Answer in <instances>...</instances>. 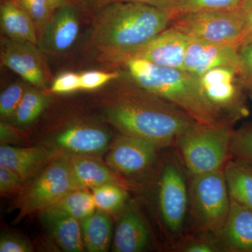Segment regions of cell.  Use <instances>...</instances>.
I'll return each instance as SVG.
<instances>
[{
  "instance_id": "cell-5",
  "label": "cell",
  "mask_w": 252,
  "mask_h": 252,
  "mask_svg": "<svg viewBox=\"0 0 252 252\" xmlns=\"http://www.w3.org/2000/svg\"><path fill=\"white\" fill-rule=\"evenodd\" d=\"M187 176L193 229L217 235L226 221L230 207L224 171Z\"/></svg>"
},
{
  "instance_id": "cell-33",
  "label": "cell",
  "mask_w": 252,
  "mask_h": 252,
  "mask_svg": "<svg viewBox=\"0 0 252 252\" xmlns=\"http://www.w3.org/2000/svg\"><path fill=\"white\" fill-rule=\"evenodd\" d=\"M81 90L80 74L68 72L54 79L51 91L54 94H69Z\"/></svg>"
},
{
  "instance_id": "cell-36",
  "label": "cell",
  "mask_w": 252,
  "mask_h": 252,
  "mask_svg": "<svg viewBox=\"0 0 252 252\" xmlns=\"http://www.w3.org/2000/svg\"><path fill=\"white\" fill-rule=\"evenodd\" d=\"M23 181L16 173L6 167L0 166V192L9 193L22 187Z\"/></svg>"
},
{
  "instance_id": "cell-7",
  "label": "cell",
  "mask_w": 252,
  "mask_h": 252,
  "mask_svg": "<svg viewBox=\"0 0 252 252\" xmlns=\"http://www.w3.org/2000/svg\"><path fill=\"white\" fill-rule=\"evenodd\" d=\"M78 189L71 175L69 154H58L21 190L16 203L18 218L41 212Z\"/></svg>"
},
{
  "instance_id": "cell-19",
  "label": "cell",
  "mask_w": 252,
  "mask_h": 252,
  "mask_svg": "<svg viewBox=\"0 0 252 252\" xmlns=\"http://www.w3.org/2000/svg\"><path fill=\"white\" fill-rule=\"evenodd\" d=\"M109 136L98 127L74 126L57 136L59 147L74 155H91L104 152L108 147Z\"/></svg>"
},
{
  "instance_id": "cell-20",
  "label": "cell",
  "mask_w": 252,
  "mask_h": 252,
  "mask_svg": "<svg viewBox=\"0 0 252 252\" xmlns=\"http://www.w3.org/2000/svg\"><path fill=\"white\" fill-rule=\"evenodd\" d=\"M0 21L1 32L6 37L38 46L39 39L34 22L17 0H1Z\"/></svg>"
},
{
  "instance_id": "cell-40",
  "label": "cell",
  "mask_w": 252,
  "mask_h": 252,
  "mask_svg": "<svg viewBox=\"0 0 252 252\" xmlns=\"http://www.w3.org/2000/svg\"><path fill=\"white\" fill-rule=\"evenodd\" d=\"M91 6L94 7H101L104 5L109 4L112 1V0H85Z\"/></svg>"
},
{
  "instance_id": "cell-42",
  "label": "cell",
  "mask_w": 252,
  "mask_h": 252,
  "mask_svg": "<svg viewBox=\"0 0 252 252\" xmlns=\"http://www.w3.org/2000/svg\"><path fill=\"white\" fill-rule=\"evenodd\" d=\"M240 8L244 10L252 9V0H243Z\"/></svg>"
},
{
  "instance_id": "cell-23",
  "label": "cell",
  "mask_w": 252,
  "mask_h": 252,
  "mask_svg": "<svg viewBox=\"0 0 252 252\" xmlns=\"http://www.w3.org/2000/svg\"><path fill=\"white\" fill-rule=\"evenodd\" d=\"M223 171L230 200L252 210V165L232 158Z\"/></svg>"
},
{
  "instance_id": "cell-24",
  "label": "cell",
  "mask_w": 252,
  "mask_h": 252,
  "mask_svg": "<svg viewBox=\"0 0 252 252\" xmlns=\"http://www.w3.org/2000/svg\"><path fill=\"white\" fill-rule=\"evenodd\" d=\"M95 210L92 193L86 189H78L69 192L41 212L62 214L81 221Z\"/></svg>"
},
{
  "instance_id": "cell-13",
  "label": "cell",
  "mask_w": 252,
  "mask_h": 252,
  "mask_svg": "<svg viewBox=\"0 0 252 252\" xmlns=\"http://www.w3.org/2000/svg\"><path fill=\"white\" fill-rule=\"evenodd\" d=\"M239 47L191 39L185 55V70L200 77L213 68H240Z\"/></svg>"
},
{
  "instance_id": "cell-12",
  "label": "cell",
  "mask_w": 252,
  "mask_h": 252,
  "mask_svg": "<svg viewBox=\"0 0 252 252\" xmlns=\"http://www.w3.org/2000/svg\"><path fill=\"white\" fill-rule=\"evenodd\" d=\"M37 45L27 41L1 38V61L3 65L21 76L38 89L46 87L48 68Z\"/></svg>"
},
{
  "instance_id": "cell-37",
  "label": "cell",
  "mask_w": 252,
  "mask_h": 252,
  "mask_svg": "<svg viewBox=\"0 0 252 252\" xmlns=\"http://www.w3.org/2000/svg\"><path fill=\"white\" fill-rule=\"evenodd\" d=\"M174 1L175 0H112V2H114V1H135V2L144 3V4L165 9L170 3Z\"/></svg>"
},
{
  "instance_id": "cell-6",
  "label": "cell",
  "mask_w": 252,
  "mask_h": 252,
  "mask_svg": "<svg viewBox=\"0 0 252 252\" xmlns=\"http://www.w3.org/2000/svg\"><path fill=\"white\" fill-rule=\"evenodd\" d=\"M173 26L191 39L240 46L246 41L247 23L241 8L207 10L177 15Z\"/></svg>"
},
{
  "instance_id": "cell-11",
  "label": "cell",
  "mask_w": 252,
  "mask_h": 252,
  "mask_svg": "<svg viewBox=\"0 0 252 252\" xmlns=\"http://www.w3.org/2000/svg\"><path fill=\"white\" fill-rule=\"evenodd\" d=\"M160 149L143 139L122 134L112 144L106 162L119 175H143L155 165Z\"/></svg>"
},
{
  "instance_id": "cell-9",
  "label": "cell",
  "mask_w": 252,
  "mask_h": 252,
  "mask_svg": "<svg viewBox=\"0 0 252 252\" xmlns=\"http://www.w3.org/2000/svg\"><path fill=\"white\" fill-rule=\"evenodd\" d=\"M202 90L212 107L225 122L235 123L250 114L246 91L240 68L219 67L199 77Z\"/></svg>"
},
{
  "instance_id": "cell-38",
  "label": "cell",
  "mask_w": 252,
  "mask_h": 252,
  "mask_svg": "<svg viewBox=\"0 0 252 252\" xmlns=\"http://www.w3.org/2000/svg\"><path fill=\"white\" fill-rule=\"evenodd\" d=\"M0 134H1V144H5L6 142H10V141L14 140L16 136L14 133L11 127L7 124L4 123H1L0 126Z\"/></svg>"
},
{
  "instance_id": "cell-10",
  "label": "cell",
  "mask_w": 252,
  "mask_h": 252,
  "mask_svg": "<svg viewBox=\"0 0 252 252\" xmlns=\"http://www.w3.org/2000/svg\"><path fill=\"white\" fill-rule=\"evenodd\" d=\"M191 38L170 26L147 43L120 58L114 63L121 65L130 59H140L162 67L185 70V55Z\"/></svg>"
},
{
  "instance_id": "cell-2",
  "label": "cell",
  "mask_w": 252,
  "mask_h": 252,
  "mask_svg": "<svg viewBox=\"0 0 252 252\" xmlns=\"http://www.w3.org/2000/svg\"><path fill=\"white\" fill-rule=\"evenodd\" d=\"M172 13L165 8L135 1H114L101 6L91 44L102 62L118 60L153 39L171 23Z\"/></svg>"
},
{
  "instance_id": "cell-17",
  "label": "cell",
  "mask_w": 252,
  "mask_h": 252,
  "mask_svg": "<svg viewBox=\"0 0 252 252\" xmlns=\"http://www.w3.org/2000/svg\"><path fill=\"white\" fill-rule=\"evenodd\" d=\"M150 240V230L140 212L132 204L126 207L113 238L112 251L142 252Z\"/></svg>"
},
{
  "instance_id": "cell-15",
  "label": "cell",
  "mask_w": 252,
  "mask_h": 252,
  "mask_svg": "<svg viewBox=\"0 0 252 252\" xmlns=\"http://www.w3.org/2000/svg\"><path fill=\"white\" fill-rule=\"evenodd\" d=\"M44 147H15L1 144L0 166L6 167L26 182L37 175L57 156Z\"/></svg>"
},
{
  "instance_id": "cell-4",
  "label": "cell",
  "mask_w": 252,
  "mask_h": 252,
  "mask_svg": "<svg viewBox=\"0 0 252 252\" xmlns=\"http://www.w3.org/2000/svg\"><path fill=\"white\" fill-rule=\"evenodd\" d=\"M233 125L195 123L179 137L175 148L188 175L224 170L231 155Z\"/></svg>"
},
{
  "instance_id": "cell-21",
  "label": "cell",
  "mask_w": 252,
  "mask_h": 252,
  "mask_svg": "<svg viewBox=\"0 0 252 252\" xmlns=\"http://www.w3.org/2000/svg\"><path fill=\"white\" fill-rule=\"evenodd\" d=\"M43 221L61 250L81 252L85 250L80 220L54 212H41Z\"/></svg>"
},
{
  "instance_id": "cell-41",
  "label": "cell",
  "mask_w": 252,
  "mask_h": 252,
  "mask_svg": "<svg viewBox=\"0 0 252 252\" xmlns=\"http://www.w3.org/2000/svg\"><path fill=\"white\" fill-rule=\"evenodd\" d=\"M70 1L71 0H49L50 4H51V7L53 8L54 11L61 7V6H64V5L71 2Z\"/></svg>"
},
{
  "instance_id": "cell-25",
  "label": "cell",
  "mask_w": 252,
  "mask_h": 252,
  "mask_svg": "<svg viewBox=\"0 0 252 252\" xmlns=\"http://www.w3.org/2000/svg\"><path fill=\"white\" fill-rule=\"evenodd\" d=\"M49 102V95L42 91L28 89L13 117L15 124L19 126L30 125L44 112Z\"/></svg>"
},
{
  "instance_id": "cell-32",
  "label": "cell",
  "mask_w": 252,
  "mask_h": 252,
  "mask_svg": "<svg viewBox=\"0 0 252 252\" xmlns=\"http://www.w3.org/2000/svg\"><path fill=\"white\" fill-rule=\"evenodd\" d=\"M121 74L118 72H106L88 71L80 74L81 90L92 91L98 89L109 81L117 80Z\"/></svg>"
},
{
  "instance_id": "cell-14",
  "label": "cell",
  "mask_w": 252,
  "mask_h": 252,
  "mask_svg": "<svg viewBox=\"0 0 252 252\" xmlns=\"http://www.w3.org/2000/svg\"><path fill=\"white\" fill-rule=\"evenodd\" d=\"M79 23L77 11L72 3L55 10L39 39L38 46L41 52L59 54L69 49L77 39Z\"/></svg>"
},
{
  "instance_id": "cell-26",
  "label": "cell",
  "mask_w": 252,
  "mask_h": 252,
  "mask_svg": "<svg viewBox=\"0 0 252 252\" xmlns=\"http://www.w3.org/2000/svg\"><path fill=\"white\" fill-rule=\"evenodd\" d=\"M96 210L109 215L124 210L128 193L127 189L114 184H107L92 189Z\"/></svg>"
},
{
  "instance_id": "cell-8",
  "label": "cell",
  "mask_w": 252,
  "mask_h": 252,
  "mask_svg": "<svg viewBox=\"0 0 252 252\" xmlns=\"http://www.w3.org/2000/svg\"><path fill=\"white\" fill-rule=\"evenodd\" d=\"M175 154L164 163L158 193V206L162 223L175 241L183 234L187 213L189 211L188 180L185 167Z\"/></svg>"
},
{
  "instance_id": "cell-39",
  "label": "cell",
  "mask_w": 252,
  "mask_h": 252,
  "mask_svg": "<svg viewBox=\"0 0 252 252\" xmlns=\"http://www.w3.org/2000/svg\"><path fill=\"white\" fill-rule=\"evenodd\" d=\"M243 10L246 18L247 35L245 42H247V41H252V9Z\"/></svg>"
},
{
  "instance_id": "cell-28",
  "label": "cell",
  "mask_w": 252,
  "mask_h": 252,
  "mask_svg": "<svg viewBox=\"0 0 252 252\" xmlns=\"http://www.w3.org/2000/svg\"><path fill=\"white\" fill-rule=\"evenodd\" d=\"M243 0H175L165 9L170 10L172 16L207 11L240 8Z\"/></svg>"
},
{
  "instance_id": "cell-31",
  "label": "cell",
  "mask_w": 252,
  "mask_h": 252,
  "mask_svg": "<svg viewBox=\"0 0 252 252\" xmlns=\"http://www.w3.org/2000/svg\"><path fill=\"white\" fill-rule=\"evenodd\" d=\"M26 91L24 84L20 82L15 83L3 91L0 95V115L1 119L14 117Z\"/></svg>"
},
{
  "instance_id": "cell-30",
  "label": "cell",
  "mask_w": 252,
  "mask_h": 252,
  "mask_svg": "<svg viewBox=\"0 0 252 252\" xmlns=\"http://www.w3.org/2000/svg\"><path fill=\"white\" fill-rule=\"evenodd\" d=\"M18 3L31 16L35 26L38 39L52 17L54 10L49 0H17Z\"/></svg>"
},
{
  "instance_id": "cell-1",
  "label": "cell",
  "mask_w": 252,
  "mask_h": 252,
  "mask_svg": "<svg viewBox=\"0 0 252 252\" xmlns=\"http://www.w3.org/2000/svg\"><path fill=\"white\" fill-rule=\"evenodd\" d=\"M107 117L121 133L143 139L161 149L174 148L182 132L196 123L128 76L107 109Z\"/></svg>"
},
{
  "instance_id": "cell-44",
  "label": "cell",
  "mask_w": 252,
  "mask_h": 252,
  "mask_svg": "<svg viewBox=\"0 0 252 252\" xmlns=\"http://www.w3.org/2000/svg\"><path fill=\"white\" fill-rule=\"evenodd\" d=\"M73 1H76V0H73Z\"/></svg>"
},
{
  "instance_id": "cell-22",
  "label": "cell",
  "mask_w": 252,
  "mask_h": 252,
  "mask_svg": "<svg viewBox=\"0 0 252 252\" xmlns=\"http://www.w3.org/2000/svg\"><path fill=\"white\" fill-rule=\"evenodd\" d=\"M83 241L86 251L105 252L112 244V221L109 214L96 210L81 220Z\"/></svg>"
},
{
  "instance_id": "cell-27",
  "label": "cell",
  "mask_w": 252,
  "mask_h": 252,
  "mask_svg": "<svg viewBox=\"0 0 252 252\" xmlns=\"http://www.w3.org/2000/svg\"><path fill=\"white\" fill-rule=\"evenodd\" d=\"M172 249L183 252H222L217 235L195 229L193 233L182 234L176 239Z\"/></svg>"
},
{
  "instance_id": "cell-16",
  "label": "cell",
  "mask_w": 252,
  "mask_h": 252,
  "mask_svg": "<svg viewBox=\"0 0 252 252\" xmlns=\"http://www.w3.org/2000/svg\"><path fill=\"white\" fill-rule=\"evenodd\" d=\"M217 236L222 252H252V210L230 200L228 218Z\"/></svg>"
},
{
  "instance_id": "cell-29",
  "label": "cell",
  "mask_w": 252,
  "mask_h": 252,
  "mask_svg": "<svg viewBox=\"0 0 252 252\" xmlns=\"http://www.w3.org/2000/svg\"><path fill=\"white\" fill-rule=\"evenodd\" d=\"M231 155L232 158L252 165V123L233 130Z\"/></svg>"
},
{
  "instance_id": "cell-34",
  "label": "cell",
  "mask_w": 252,
  "mask_h": 252,
  "mask_svg": "<svg viewBox=\"0 0 252 252\" xmlns=\"http://www.w3.org/2000/svg\"><path fill=\"white\" fill-rule=\"evenodd\" d=\"M1 252H31L33 248L26 239L18 235L4 233L0 239Z\"/></svg>"
},
{
  "instance_id": "cell-3",
  "label": "cell",
  "mask_w": 252,
  "mask_h": 252,
  "mask_svg": "<svg viewBox=\"0 0 252 252\" xmlns=\"http://www.w3.org/2000/svg\"><path fill=\"white\" fill-rule=\"evenodd\" d=\"M121 65L137 85L177 106L198 124H230L207 100L197 76L140 59L128 60Z\"/></svg>"
},
{
  "instance_id": "cell-18",
  "label": "cell",
  "mask_w": 252,
  "mask_h": 252,
  "mask_svg": "<svg viewBox=\"0 0 252 252\" xmlns=\"http://www.w3.org/2000/svg\"><path fill=\"white\" fill-rule=\"evenodd\" d=\"M69 167L74 183L79 189H94L107 184L132 188V184L90 155L69 154Z\"/></svg>"
},
{
  "instance_id": "cell-35",
  "label": "cell",
  "mask_w": 252,
  "mask_h": 252,
  "mask_svg": "<svg viewBox=\"0 0 252 252\" xmlns=\"http://www.w3.org/2000/svg\"><path fill=\"white\" fill-rule=\"evenodd\" d=\"M238 53L240 72L245 86L248 81L252 80V41L240 45Z\"/></svg>"
},
{
  "instance_id": "cell-43",
  "label": "cell",
  "mask_w": 252,
  "mask_h": 252,
  "mask_svg": "<svg viewBox=\"0 0 252 252\" xmlns=\"http://www.w3.org/2000/svg\"><path fill=\"white\" fill-rule=\"evenodd\" d=\"M245 88H246V91H248L252 99V80L248 81V82L247 83L246 85H245Z\"/></svg>"
}]
</instances>
